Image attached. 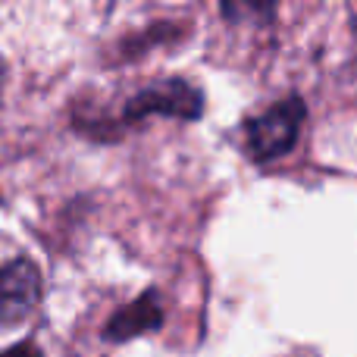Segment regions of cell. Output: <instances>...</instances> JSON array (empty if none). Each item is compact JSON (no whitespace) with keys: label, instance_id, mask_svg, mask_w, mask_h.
<instances>
[{"label":"cell","instance_id":"cell-1","mask_svg":"<svg viewBox=\"0 0 357 357\" xmlns=\"http://www.w3.org/2000/svg\"><path fill=\"white\" fill-rule=\"evenodd\" d=\"M304 123V104L298 98H289L282 104L260 113L254 123H248V154L254 160H273L285 154L298 142V132Z\"/></svg>","mask_w":357,"mask_h":357},{"label":"cell","instance_id":"cell-2","mask_svg":"<svg viewBox=\"0 0 357 357\" xmlns=\"http://www.w3.org/2000/svg\"><path fill=\"white\" fill-rule=\"evenodd\" d=\"M41 301V273L31 260H13L0 270V323H22Z\"/></svg>","mask_w":357,"mask_h":357},{"label":"cell","instance_id":"cell-3","mask_svg":"<svg viewBox=\"0 0 357 357\" xmlns=\"http://www.w3.org/2000/svg\"><path fill=\"white\" fill-rule=\"evenodd\" d=\"M132 116H144V113H169L178 119H195L201 116V94L182 79H169L160 85L142 91L129 104Z\"/></svg>","mask_w":357,"mask_h":357},{"label":"cell","instance_id":"cell-4","mask_svg":"<svg viewBox=\"0 0 357 357\" xmlns=\"http://www.w3.org/2000/svg\"><path fill=\"white\" fill-rule=\"evenodd\" d=\"M160 323V304H157V295H144L142 301H135L132 307L119 310L110 320V329L107 335L110 339H129V335H138L144 329H157Z\"/></svg>","mask_w":357,"mask_h":357},{"label":"cell","instance_id":"cell-5","mask_svg":"<svg viewBox=\"0 0 357 357\" xmlns=\"http://www.w3.org/2000/svg\"><path fill=\"white\" fill-rule=\"evenodd\" d=\"M3 357H38V354H35V348L22 345V348H13V351H6Z\"/></svg>","mask_w":357,"mask_h":357}]
</instances>
